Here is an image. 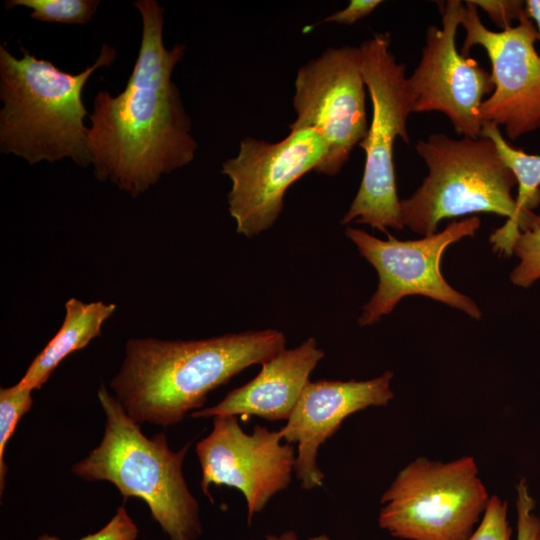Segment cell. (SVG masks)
<instances>
[{"instance_id":"cell-1","label":"cell","mask_w":540,"mask_h":540,"mask_svg":"<svg viewBox=\"0 0 540 540\" xmlns=\"http://www.w3.org/2000/svg\"><path fill=\"white\" fill-rule=\"evenodd\" d=\"M142 20L140 48L123 91H99L88 116L94 175L137 197L160 178L188 165L197 142L180 91L172 80L186 46L164 45V8L156 0L133 3Z\"/></svg>"},{"instance_id":"cell-2","label":"cell","mask_w":540,"mask_h":540,"mask_svg":"<svg viewBox=\"0 0 540 540\" xmlns=\"http://www.w3.org/2000/svg\"><path fill=\"white\" fill-rule=\"evenodd\" d=\"M285 345V335L274 329L191 341L133 338L110 387L136 423L170 426L200 408L212 390Z\"/></svg>"},{"instance_id":"cell-3","label":"cell","mask_w":540,"mask_h":540,"mask_svg":"<svg viewBox=\"0 0 540 540\" xmlns=\"http://www.w3.org/2000/svg\"><path fill=\"white\" fill-rule=\"evenodd\" d=\"M20 49L18 58L0 45V151L30 165L65 158L91 165L82 92L97 69L114 63L116 49L104 44L95 62L77 74Z\"/></svg>"},{"instance_id":"cell-4","label":"cell","mask_w":540,"mask_h":540,"mask_svg":"<svg viewBox=\"0 0 540 540\" xmlns=\"http://www.w3.org/2000/svg\"><path fill=\"white\" fill-rule=\"evenodd\" d=\"M415 150L428 174L410 197L400 200L401 221L411 231L425 237L436 233L446 218L496 214L508 220L490 240L496 251L510 255L516 233L540 220L519 214L512 194L517 181L491 139L434 133L420 139Z\"/></svg>"},{"instance_id":"cell-5","label":"cell","mask_w":540,"mask_h":540,"mask_svg":"<svg viewBox=\"0 0 540 540\" xmlns=\"http://www.w3.org/2000/svg\"><path fill=\"white\" fill-rule=\"evenodd\" d=\"M97 395L106 418L104 435L72 472L86 481H108L125 498L142 499L170 540H198L199 505L182 473L190 443L173 452L163 433L146 437L105 386Z\"/></svg>"},{"instance_id":"cell-6","label":"cell","mask_w":540,"mask_h":540,"mask_svg":"<svg viewBox=\"0 0 540 540\" xmlns=\"http://www.w3.org/2000/svg\"><path fill=\"white\" fill-rule=\"evenodd\" d=\"M389 33H376L360 44L361 71L372 103V119L359 146L365 153L361 184L342 224L355 221L387 232L401 230L393 149L397 138L410 143L407 123L413 99L403 63L391 51Z\"/></svg>"},{"instance_id":"cell-7","label":"cell","mask_w":540,"mask_h":540,"mask_svg":"<svg viewBox=\"0 0 540 540\" xmlns=\"http://www.w3.org/2000/svg\"><path fill=\"white\" fill-rule=\"evenodd\" d=\"M490 497L472 456L448 462L418 457L383 493L378 522L403 540H465Z\"/></svg>"},{"instance_id":"cell-8","label":"cell","mask_w":540,"mask_h":540,"mask_svg":"<svg viewBox=\"0 0 540 540\" xmlns=\"http://www.w3.org/2000/svg\"><path fill=\"white\" fill-rule=\"evenodd\" d=\"M481 220L471 216L449 223L445 229L417 240L402 241L388 234L387 240L349 227L347 237L377 271L379 283L358 318L360 326L376 323L391 313L406 296L421 295L464 311L480 319L481 311L472 299L452 288L441 273V258L452 243L474 236Z\"/></svg>"},{"instance_id":"cell-9","label":"cell","mask_w":540,"mask_h":540,"mask_svg":"<svg viewBox=\"0 0 540 540\" xmlns=\"http://www.w3.org/2000/svg\"><path fill=\"white\" fill-rule=\"evenodd\" d=\"M294 87L297 117L289 128L317 130L328 151L315 172L336 175L369 127L359 47L328 48L298 69Z\"/></svg>"},{"instance_id":"cell-10","label":"cell","mask_w":540,"mask_h":540,"mask_svg":"<svg viewBox=\"0 0 540 540\" xmlns=\"http://www.w3.org/2000/svg\"><path fill=\"white\" fill-rule=\"evenodd\" d=\"M327 144L313 128L290 130L278 142L246 137L238 154L222 164L232 187L228 210L236 231L253 237L269 229L283 209L287 189L309 171H316L327 156Z\"/></svg>"},{"instance_id":"cell-11","label":"cell","mask_w":540,"mask_h":540,"mask_svg":"<svg viewBox=\"0 0 540 540\" xmlns=\"http://www.w3.org/2000/svg\"><path fill=\"white\" fill-rule=\"evenodd\" d=\"M461 26L466 37L461 54L469 57L472 47L480 46L491 64L494 90L480 108L483 123L503 128L510 140L540 129V54L533 21L525 14L516 26L503 31L486 28L479 9L466 0Z\"/></svg>"},{"instance_id":"cell-12","label":"cell","mask_w":540,"mask_h":540,"mask_svg":"<svg viewBox=\"0 0 540 540\" xmlns=\"http://www.w3.org/2000/svg\"><path fill=\"white\" fill-rule=\"evenodd\" d=\"M441 27L430 25L419 63L408 77L413 113L440 112L457 135L479 138L480 108L494 90L491 73L456 48V33L465 14V2H440Z\"/></svg>"},{"instance_id":"cell-13","label":"cell","mask_w":540,"mask_h":540,"mask_svg":"<svg viewBox=\"0 0 540 540\" xmlns=\"http://www.w3.org/2000/svg\"><path fill=\"white\" fill-rule=\"evenodd\" d=\"M279 431L256 425L243 431L236 416L213 417V429L197 443L203 493L210 498L211 484L238 489L247 503L248 523L269 500L287 488L295 466V450L281 443Z\"/></svg>"},{"instance_id":"cell-14","label":"cell","mask_w":540,"mask_h":540,"mask_svg":"<svg viewBox=\"0 0 540 540\" xmlns=\"http://www.w3.org/2000/svg\"><path fill=\"white\" fill-rule=\"evenodd\" d=\"M393 373L363 381L308 382L287 423L279 432L287 443H297L294 471L301 488L322 486L324 474L317 464L319 447L350 415L369 407L386 406L394 397Z\"/></svg>"},{"instance_id":"cell-15","label":"cell","mask_w":540,"mask_h":540,"mask_svg":"<svg viewBox=\"0 0 540 540\" xmlns=\"http://www.w3.org/2000/svg\"><path fill=\"white\" fill-rule=\"evenodd\" d=\"M324 351L311 337L284 349L262 364L258 375L230 391L218 404L193 412L192 417L257 416L288 420Z\"/></svg>"},{"instance_id":"cell-16","label":"cell","mask_w":540,"mask_h":540,"mask_svg":"<svg viewBox=\"0 0 540 540\" xmlns=\"http://www.w3.org/2000/svg\"><path fill=\"white\" fill-rule=\"evenodd\" d=\"M115 310L113 303L67 300L60 329L34 358L17 385L32 391L40 389L68 355L86 347L101 334L104 322Z\"/></svg>"},{"instance_id":"cell-17","label":"cell","mask_w":540,"mask_h":540,"mask_svg":"<svg viewBox=\"0 0 540 540\" xmlns=\"http://www.w3.org/2000/svg\"><path fill=\"white\" fill-rule=\"evenodd\" d=\"M480 137L491 139L504 163L512 171L518 184L516 205L519 214L526 219L537 215L531 209L540 203V155L529 154L510 145L500 128L492 123H483Z\"/></svg>"},{"instance_id":"cell-18","label":"cell","mask_w":540,"mask_h":540,"mask_svg":"<svg viewBox=\"0 0 540 540\" xmlns=\"http://www.w3.org/2000/svg\"><path fill=\"white\" fill-rule=\"evenodd\" d=\"M99 0H8L6 9L16 6L32 10V19L61 24L83 25L89 23L95 15Z\"/></svg>"},{"instance_id":"cell-19","label":"cell","mask_w":540,"mask_h":540,"mask_svg":"<svg viewBox=\"0 0 540 540\" xmlns=\"http://www.w3.org/2000/svg\"><path fill=\"white\" fill-rule=\"evenodd\" d=\"M33 403L32 390L17 384L0 390V493L5 487L7 467L4 461L6 445L21 419Z\"/></svg>"},{"instance_id":"cell-20","label":"cell","mask_w":540,"mask_h":540,"mask_svg":"<svg viewBox=\"0 0 540 540\" xmlns=\"http://www.w3.org/2000/svg\"><path fill=\"white\" fill-rule=\"evenodd\" d=\"M512 253L520 261L510 274L511 282L519 287H530L540 279V220L516 233Z\"/></svg>"},{"instance_id":"cell-21","label":"cell","mask_w":540,"mask_h":540,"mask_svg":"<svg viewBox=\"0 0 540 540\" xmlns=\"http://www.w3.org/2000/svg\"><path fill=\"white\" fill-rule=\"evenodd\" d=\"M511 535L507 501L492 495L480 522L465 540H511Z\"/></svg>"},{"instance_id":"cell-22","label":"cell","mask_w":540,"mask_h":540,"mask_svg":"<svg viewBox=\"0 0 540 540\" xmlns=\"http://www.w3.org/2000/svg\"><path fill=\"white\" fill-rule=\"evenodd\" d=\"M517 540H536L540 532V516L526 479L516 485Z\"/></svg>"},{"instance_id":"cell-23","label":"cell","mask_w":540,"mask_h":540,"mask_svg":"<svg viewBox=\"0 0 540 540\" xmlns=\"http://www.w3.org/2000/svg\"><path fill=\"white\" fill-rule=\"evenodd\" d=\"M138 527L128 514L124 505L120 506L110 521L95 533L88 534L79 540H135ZM37 540H60L58 537L42 534Z\"/></svg>"},{"instance_id":"cell-24","label":"cell","mask_w":540,"mask_h":540,"mask_svg":"<svg viewBox=\"0 0 540 540\" xmlns=\"http://www.w3.org/2000/svg\"><path fill=\"white\" fill-rule=\"evenodd\" d=\"M473 3L484 11L490 20L501 31L512 27V23L518 22L526 14L525 1L520 0H472Z\"/></svg>"},{"instance_id":"cell-25","label":"cell","mask_w":540,"mask_h":540,"mask_svg":"<svg viewBox=\"0 0 540 540\" xmlns=\"http://www.w3.org/2000/svg\"><path fill=\"white\" fill-rule=\"evenodd\" d=\"M380 4V0H351L343 10L329 15L321 22L352 25L370 15Z\"/></svg>"},{"instance_id":"cell-26","label":"cell","mask_w":540,"mask_h":540,"mask_svg":"<svg viewBox=\"0 0 540 540\" xmlns=\"http://www.w3.org/2000/svg\"><path fill=\"white\" fill-rule=\"evenodd\" d=\"M525 11L528 17L534 21L540 41V0L525 1Z\"/></svg>"},{"instance_id":"cell-27","label":"cell","mask_w":540,"mask_h":540,"mask_svg":"<svg viewBox=\"0 0 540 540\" xmlns=\"http://www.w3.org/2000/svg\"><path fill=\"white\" fill-rule=\"evenodd\" d=\"M265 540H298L297 535L293 531H287L279 536L268 535ZM308 540H331L327 535L312 537Z\"/></svg>"},{"instance_id":"cell-28","label":"cell","mask_w":540,"mask_h":540,"mask_svg":"<svg viewBox=\"0 0 540 540\" xmlns=\"http://www.w3.org/2000/svg\"><path fill=\"white\" fill-rule=\"evenodd\" d=\"M536 540H540V532H539Z\"/></svg>"}]
</instances>
